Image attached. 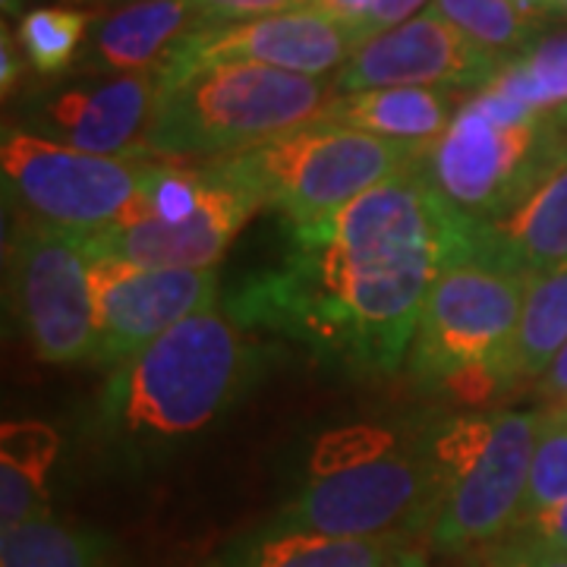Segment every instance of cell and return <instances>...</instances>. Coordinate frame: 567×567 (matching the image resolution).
Masks as SVG:
<instances>
[{
  "label": "cell",
  "instance_id": "obj_3",
  "mask_svg": "<svg viewBox=\"0 0 567 567\" xmlns=\"http://www.w3.org/2000/svg\"><path fill=\"white\" fill-rule=\"evenodd\" d=\"M148 155L218 162L309 123L334 104V76H303L259 63H208L162 76Z\"/></svg>",
  "mask_w": 567,
  "mask_h": 567
},
{
  "label": "cell",
  "instance_id": "obj_27",
  "mask_svg": "<svg viewBox=\"0 0 567 567\" xmlns=\"http://www.w3.org/2000/svg\"><path fill=\"white\" fill-rule=\"evenodd\" d=\"M398 451V432L385 425H341L316 439L309 454V476H331L379 461Z\"/></svg>",
  "mask_w": 567,
  "mask_h": 567
},
{
  "label": "cell",
  "instance_id": "obj_25",
  "mask_svg": "<svg viewBox=\"0 0 567 567\" xmlns=\"http://www.w3.org/2000/svg\"><path fill=\"white\" fill-rule=\"evenodd\" d=\"M92 29V17L73 7H35L22 13L17 25V48L32 63L35 73L58 76L70 70L80 54L85 32Z\"/></svg>",
  "mask_w": 567,
  "mask_h": 567
},
{
  "label": "cell",
  "instance_id": "obj_20",
  "mask_svg": "<svg viewBox=\"0 0 567 567\" xmlns=\"http://www.w3.org/2000/svg\"><path fill=\"white\" fill-rule=\"evenodd\" d=\"M63 439L54 425L17 420L0 429V529L51 514V470Z\"/></svg>",
  "mask_w": 567,
  "mask_h": 567
},
{
  "label": "cell",
  "instance_id": "obj_9",
  "mask_svg": "<svg viewBox=\"0 0 567 567\" xmlns=\"http://www.w3.org/2000/svg\"><path fill=\"white\" fill-rule=\"evenodd\" d=\"M89 237L20 221L7 244V287L13 316L44 363L95 360L99 319Z\"/></svg>",
  "mask_w": 567,
  "mask_h": 567
},
{
  "label": "cell",
  "instance_id": "obj_34",
  "mask_svg": "<svg viewBox=\"0 0 567 567\" xmlns=\"http://www.w3.org/2000/svg\"><path fill=\"white\" fill-rule=\"evenodd\" d=\"M388 567H432L429 561H425L423 555H416V551H410V548H404L401 555H394V561Z\"/></svg>",
  "mask_w": 567,
  "mask_h": 567
},
{
  "label": "cell",
  "instance_id": "obj_35",
  "mask_svg": "<svg viewBox=\"0 0 567 567\" xmlns=\"http://www.w3.org/2000/svg\"><path fill=\"white\" fill-rule=\"evenodd\" d=\"M520 7H527L539 17H548V13H558V0H517Z\"/></svg>",
  "mask_w": 567,
  "mask_h": 567
},
{
  "label": "cell",
  "instance_id": "obj_18",
  "mask_svg": "<svg viewBox=\"0 0 567 567\" xmlns=\"http://www.w3.org/2000/svg\"><path fill=\"white\" fill-rule=\"evenodd\" d=\"M461 104H454L447 89H369L338 95L324 111L322 123L353 126L363 133H375L382 140L429 148L447 130Z\"/></svg>",
  "mask_w": 567,
  "mask_h": 567
},
{
  "label": "cell",
  "instance_id": "obj_4",
  "mask_svg": "<svg viewBox=\"0 0 567 567\" xmlns=\"http://www.w3.org/2000/svg\"><path fill=\"white\" fill-rule=\"evenodd\" d=\"M567 158V114H536L480 89L420 152L416 171L473 230L507 215Z\"/></svg>",
  "mask_w": 567,
  "mask_h": 567
},
{
  "label": "cell",
  "instance_id": "obj_30",
  "mask_svg": "<svg viewBox=\"0 0 567 567\" xmlns=\"http://www.w3.org/2000/svg\"><path fill=\"white\" fill-rule=\"evenodd\" d=\"M429 0H372V10L365 17L363 41L382 35L388 29L401 25V22L413 20L423 10Z\"/></svg>",
  "mask_w": 567,
  "mask_h": 567
},
{
  "label": "cell",
  "instance_id": "obj_12",
  "mask_svg": "<svg viewBox=\"0 0 567 567\" xmlns=\"http://www.w3.org/2000/svg\"><path fill=\"white\" fill-rule=\"evenodd\" d=\"M363 41L316 7L203 25L183 41L162 76L208 63H259L303 76H338Z\"/></svg>",
  "mask_w": 567,
  "mask_h": 567
},
{
  "label": "cell",
  "instance_id": "obj_14",
  "mask_svg": "<svg viewBox=\"0 0 567 567\" xmlns=\"http://www.w3.org/2000/svg\"><path fill=\"white\" fill-rule=\"evenodd\" d=\"M205 174L208 186L193 215L183 221L140 218L107 227L85 240L92 259H121L148 268H215L240 227L262 208V199L215 162L205 164Z\"/></svg>",
  "mask_w": 567,
  "mask_h": 567
},
{
  "label": "cell",
  "instance_id": "obj_28",
  "mask_svg": "<svg viewBox=\"0 0 567 567\" xmlns=\"http://www.w3.org/2000/svg\"><path fill=\"white\" fill-rule=\"evenodd\" d=\"M486 567H567V548L546 543L527 529H514L492 546Z\"/></svg>",
  "mask_w": 567,
  "mask_h": 567
},
{
  "label": "cell",
  "instance_id": "obj_33",
  "mask_svg": "<svg viewBox=\"0 0 567 567\" xmlns=\"http://www.w3.org/2000/svg\"><path fill=\"white\" fill-rule=\"evenodd\" d=\"M20 54H17V48H13L10 32L3 29V32H0V95H3V99L13 95V89H17V82H20Z\"/></svg>",
  "mask_w": 567,
  "mask_h": 567
},
{
  "label": "cell",
  "instance_id": "obj_24",
  "mask_svg": "<svg viewBox=\"0 0 567 567\" xmlns=\"http://www.w3.org/2000/svg\"><path fill=\"white\" fill-rule=\"evenodd\" d=\"M442 20L461 29L466 39L498 58H514L543 35V20L517 0H432Z\"/></svg>",
  "mask_w": 567,
  "mask_h": 567
},
{
  "label": "cell",
  "instance_id": "obj_8",
  "mask_svg": "<svg viewBox=\"0 0 567 567\" xmlns=\"http://www.w3.org/2000/svg\"><path fill=\"white\" fill-rule=\"evenodd\" d=\"M155 162L107 158L7 126L0 140L3 196L20 221L95 237L121 224L140 203Z\"/></svg>",
  "mask_w": 567,
  "mask_h": 567
},
{
  "label": "cell",
  "instance_id": "obj_1",
  "mask_svg": "<svg viewBox=\"0 0 567 567\" xmlns=\"http://www.w3.org/2000/svg\"><path fill=\"white\" fill-rule=\"evenodd\" d=\"M287 227L278 262L249 278L227 312L365 372L401 365L435 278L470 256L466 224L416 164L322 221Z\"/></svg>",
  "mask_w": 567,
  "mask_h": 567
},
{
  "label": "cell",
  "instance_id": "obj_17",
  "mask_svg": "<svg viewBox=\"0 0 567 567\" xmlns=\"http://www.w3.org/2000/svg\"><path fill=\"white\" fill-rule=\"evenodd\" d=\"M203 25L196 0H130L92 29L89 61L104 73H162Z\"/></svg>",
  "mask_w": 567,
  "mask_h": 567
},
{
  "label": "cell",
  "instance_id": "obj_10",
  "mask_svg": "<svg viewBox=\"0 0 567 567\" xmlns=\"http://www.w3.org/2000/svg\"><path fill=\"white\" fill-rule=\"evenodd\" d=\"M435 507V473L425 447L391 451L331 476H309L262 529L347 539L425 533Z\"/></svg>",
  "mask_w": 567,
  "mask_h": 567
},
{
  "label": "cell",
  "instance_id": "obj_26",
  "mask_svg": "<svg viewBox=\"0 0 567 567\" xmlns=\"http://www.w3.org/2000/svg\"><path fill=\"white\" fill-rule=\"evenodd\" d=\"M567 502V423L551 410L543 413V425H539V439H536V451H533V464H529V483L527 498H524V514L520 524L548 514L555 507Z\"/></svg>",
  "mask_w": 567,
  "mask_h": 567
},
{
  "label": "cell",
  "instance_id": "obj_29",
  "mask_svg": "<svg viewBox=\"0 0 567 567\" xmlns=\"http://www.w3.org/2000/svg\"><path fill=\"white\" fill-rule=\"evenodd\" d=\"M196 3H199L208 25L256 20V17H271V13L312 7V0H196Z\"/></svg>",
  "mask_w": 567,
  "mask_h": 567
},
{
  "label": "cell",
  "instance_id": "obj_11",
  "mask_svg": "<svg viewBox=\"0 0 567 567\" xmlns=\"http://www.w3.org/2000/svg\"><path fill=\"white\" fill-rule=\"evenodd\" d=\"M95 360L121 365L142 347L158 341L183 319L218 306L215 268H148V265L95 259Z\"/></svg>",
  "mask_w": 567,
  "mask_h": 567
},
{
  "label": "cell",
  "instance_id": "obj_32",
  "mask_svg": "<svg viewBox=\"0 0 567 567\" xmlns=\"http://www.w3.org/2000/svg\"><path fill=\"white\" fill-rule=\"evenodd\" d=\"M517 529H527V533L546 539V543H555V546L567 548V502L561 507H555V511H548V514L533 517V520H527L524 527Z\"/></svg>",
  "mask_w": 567,
  "mask_h": 567
},
{
  "label": "cell",
  "instance_id": "obj_37",
  "mask_svg": "<svg viewBox=\"0 0 567 567\" xmlns=\"http://www.w3.org/2000/svg\"><path fill=\"white\" fill-rule=\"evenodd\" d=\"M555 413H558V416H561V420H565V423H567V404H565V406H558Z\"/></svg>",
  "mask_w": 567,
  "mask_h": 567
},
{
  "label": "cell",
  "instance_id": "obj_38",
  "mask_svg": "<svg viewBox=\"0 0 567 567\" xmlns=\"http://www.w3.org/2000/svg\"><path fill=\"white\" fill-rule=\"evenodd\" d=\"M558 10H561V13H567V0H558Z\"/></svg>",
  "mask_w": 567,
  "mask_h": 567
},
{
  "label": "cell",
  "instance_id": "obj_2",
  "mask_svg": "<svg viewBox=\"0 0 567 567\" xmlns=\"http://www.w3.org/2000/svg\"><path fill=\"white\" fill-rule=\"evenodd\" d=\"M249 372L252 350L240 322L224 306H212L111 369L99 423L130 451L177 445L240 398Z\"/></svg>",
  "mask_w": 567,
  "mask_h": 567
},
{
  "label": "cell",
  "instance_id": "obj_36",
  "mask_svg": "<svg viewBox=\"0 0 567 567\" xmlns=\"http://www.w3.org/2000/svg\"><path fill=\"white\" fill-rule=\"evenodd\" d=\"M22 7H25V0H0L3 17H17V13H22Z\"/></svg>",
  "mask_w": 567,
  "mask_h": 567
},
{
  "label": "cell",
  "instance_id": "obj_13",
  "mask_svg": "<svg viewBox=\"0 0 567 567\" xmlns=\"http://www.w3.org/2000/svg\"><path fill=\"white\" fill-rule=\"evenodd\" d=\"M505 58L473 44L461 29L425 10L413 20L363 41L334 76L338 92L369 89H483L502 70Z\"/></svg>",
  "mask_w": 567,
  "mask_h": 567
},
{
  "label": "cell",
  "instance_id": "obj_6",
  "mask_svg": "<svg viewBox=\"0 0 567 567\" xmlns=\"http://www.w3.org/2000/svg\"><path fill=\"white\" fill-rule=\"evenodd\" d=\"M527 278L486 256L445 265L425 297L410 369L423 382H442L461 398L480 401L507 385Z\"/></svg>",
  "mask_w": 567,
  "mask_h": 567
},
{
  "label": "cell",
  "instance_id": "obj_21",
  "mask_svg": "<svg viewBox=\"0 0 567 567\" xmlns=\"http://www.w3.org/2000/svg\"><path fill=\"white\" fill-rule=\"evenodd\" d=\"M567 344V262L529 275L524 309L507 357V382L546 375L551 360Z\"/></svg>",
  "mask_w": 567,
  "mask_h": 567
},
{
  "label": "cell",
  "instance_id": "obj_16",
  "mask_svg": "<svg viewBox=\"0 0 567 567\" xmlns=\"http://www.w3.org/2000/svg\"><path fill=\"white\" fill-rule=\"evenodd\" d=\"M470 256H486L517 275H543L567 262V158L551 167L507 215L466 227Z\"/></svg>",
  "mask_w": 567,
  "mask_h": 567
},
{
  "label": "cell",
  "instance_id": "obj_7",
  "mask_svg": "<svg viewBox=\"0 0 567 567\" xmlns=\"http://www.w3.org/2000/svg\"><path fill=\"white\" fill-rule=\"evenodd\" d=\"M423 148L382 140L338 123H309L256 148L218 158L234 181L249 186L284 224H316L365 189L410 171Z\"/></svg>",
  "mask_w": 567,
  "mask_h": 567
},
{
  "label": "cell",
  "instance_id": "obj_15",
  "mask_svg": "<svg viewBox=\"0 0 567 567\" xmlns=\"http://www.w3.org/2000/svg\"><path fill=\"white\" fill-rule=\"evenodd\" d=\"M158 73H104L48 92L32 111V133L107 158H145L158 107Z\"/></svg>",
  "mask_w": 567,
  "mask_h": 567
},
{
  "label": "cell",
  "instance_id": "obj_22",
  "mask_svg": "<svg viewBox=\"0 0 567 567\" xmlns=\"http://www.w3.org/2000/svg\"><path fill=\"white\" fill-rule=\"evenodd\" d=\"M114 539L54 514L0 529V567H111Z\"/></svg>",
  "mask_w": 567,
  "mask_h": 567
},
{
  "label": "cell",
  "instance_id": "obj_23",
  "mask_svg": "<svg viewBox=\"0 0 567 567\" xmlns=\"http://www.w3.org/2000/svg\"><path fill=\"white\" fill-rule=\"evenodd\" d=\"M483 89L536 114H567V25L543 32L520 54L507 58Z\"/></svg>",
  "mask_w": 567,
  "mask_h": 567
},
{
  "label": "cell",
  "instance_id": "obj_31",
  "mask_svg": "<svg viewBox=\"0 0 567 567\" xmlns=\"http://www.w3.org/2000/svg\"><path fill=\"white\" fill-rule=\"evenodd\" d=\"M312 7L322 10L324 17H331L334 22L347 25L357 39L363 41V25L372 10V0H312Z\"/></svg>",
  "mask_w": 567,
  "mask_h": 567
},
{
  "label": "cell",
  "instance_id": "obj_19",
  "mask_svg": "<svg viewBox=\"0 0 567 567\" xmlns=\"http://www.w3.org/2000/svg\"><path fill=\"white\" fill-rule=\"evenodd\" d=\"M406 548V536L347 539L300 529H256L212 567H388Z\"/></svg>",
  "mask_w": 567,
  "mask_h": 567
},
{
  "label": "cell",
  "instance_id": "obj_5",
  "mask_svg": "<svg viewBox=\"0 0 567 567\" xmlns=\"http://www.w3.org/2000/svg\"><path fill=\"white\" fill-rule=\"evenodd\" d=\"M539 425L543 413L502 410L451 420L425 439L435 473V507L425 527L432 548L495 546L517 529Z\"/></svg>",
  "mask_w": 567,
  "mask_h": 567
}]
</instances>
